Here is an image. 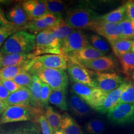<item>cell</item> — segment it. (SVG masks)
I'll use <instances>...</instances> for the list:
<instances>
[{
	"mask_svg": "<svg viewBox=\"0 0 134 134\" xmlns=\"http://www.w3.org/2000/svg\"><path fill=\"white\" fill-rule=\"evenodd\" d=\"M122 71L127 75H132L134 71V53L129 52L119 57Z\"/></svg>",
	"mask_w": 134,
	"mask_h": 134,
	"instance_id": "obj_30",
	"label": "cell"
},
{
	"mask_svg": "<svg viewBox=\"0 0 134 134\" xmlns=\"http://www.w3.org/2000/svg\"><path fill=\"white\" fill-rule=\"evenodd\" d=\"M6 103L9 105H25L32 106V96L30 90L23 87L20 90L11 93Z\"/></svg>",
	"mask_w": 134,
	"mask_h": 134,
	"instance_id": "obj_18",
	"label": "cell"
},
{
	"mask_svg": "<svg viewBox=\"0 0 134 134\" xmlns=\"http://www.w3.org/2000/svg\"><path fill=\"white\" fill-rule=\"evenodd\" d=\"M90 46L86 35L80 30L75 31L71 34L61 43L63 55L70 54Z\"/></svg>",
	"mask_w": 134,
	"mask_h": 134,
	"instance_id": "obj_9",
	"label": "cell"
},
{
	"mask_svg": "<svg viewBox=\"0 0 134 134\" xmlns=\"http://www.w3.org/2000/svg\"><path fill=\"white\" fill-rule=\"evenodd\" d=\"M35 57L32 53L18 54H2V68L11 66H20L29 63Z\"/></svg>",
	"mask_w": 134,
	"mask_h": 134,
	"instance_id": "obj_20",
	"label": "cell"
},
{
	"mask_svg": "<svg viewBox=\"0 0 134 134\" xmlns=\"http://www.w3.org/2000/svg\"><path fill=\"white\" fill-rule=\"evenodd\" d=\"M62 19L61 14L48 13L41 18L34 21H29L24 29L31 32L38 34L45 30L49 29Z\"/></svg>",
	"mask_w": 134,
	"mask_h": 134,
	"instance_id": "obj_12",
	"label": "cell"
},
{
	"mask_svg": "<svg viewBox=\"0 0 134 134\" xmlns=\"http://www.w3.org/2000/svg\"><path fill=\"white\" fill-rule=\"evenodd\" d=\"M10 94L11 93L6 90L2 82L0 80V99L6 103V100H7Z\"/></svg>",
	"mask_w": 134,
	"mask_h": 134,
	"instance_id": "obj_43",
	"label": "cell"
},
{
	"mask_svg": "<svg viewBox=\"0 0 134 134\" xmlns=\"http://www.w3.org/2000/svg\"><path fill=\"white\" fill-rule=\"evenodd\" d=\"M99 17L89 8H75L68 10L65 21L75 29L91 30Z\"/></svg>",
	"mask_w": 134,
	"mask_h": 134,
	"instance_id": "obj_3",
	"label": "cell"
},
{
	"mask_svg": "<svg viewBox=\"0 0 134 134\" xmlns=\"http://www.w3.org/2000/svg\"><path fill=\"white\" fill-rule=\"evenodd\" d=\"M66 94V90H52L49 98V103L61 110L66 111L68 110V105Z\"/></svg>",
	"mask_w": 134,
	"mask_h": 134,
	"instance_id": "obj_28",
	"label": "cell"
},
{
	"mask_svg": "<svg viewBox=\"0 0 134 134\" xmlns=\"http://www.w3.org/2000/svg\"><path fill=\"white\" fill-rule=\"evenodd\" d=\"M127 18L125 4H122L113 11L99 16V19L105 23L119 24Z\"/></svg>",
	"mask_w": 134,
	"mask_h": 134,
	"instance_id": "obj_24",
	"label": "cell"
},
{
	"mask_svg": "<svg viewBox=\"0 0 134 134\" xmlns=\"http://www.w3.org/2000/svg\"><path fill=\"white\" fill-rule=\"evenodd\" d=\"M71 89L75 94L83 99L89 105L97 88H93L82 83L71 81Z\"/></svg>",
	"mask_w": 134,
	"mask_h": 134,
	"instance_id": "obj_22",
	"label": "cell"
},
{
	"mask_svg": "<svg viewBox=\"0 0 134 134\" xmlns=\"http://www.w3.org/2000/svg\"><path fill=\"white\" fill-rule=\"evenodd\" d=\"M91 31L105 37L109 43L122 38L119 24L105 23L101 21L99 17L92 27Z\"/></svg>",
	"mask_w": 134,
	"mask_h": 134,
	"instance_id": "obj_11",
	"label": "cell"
},
{
	"mask_svg": "<svg viewBox=\"0 0 134 134\" xmlns=\"http://www.w3.org/2000/svg\"><path fill=\"white\" fill-rule=\"evenodd\" d=\"M126 16L128 19L134 21V1H129L125 3Z\"/></svg>",
	"mask_w": 134,
	"mask_h": 134,
	"instance_id": "obj_42",
	"label": "cell"
},
{
	"mask_svg": "<svg viewBox=\"0 0 134 134\" xmlns=\"http://www.w3.org/2000/svg\"><path fill=\"white\" fill-rule=\"evenodd\" d=\"M95 80L97 88L106 93L114 91L124 83L122 76L116 72H95Z\"/></svg>",
	"mask_w": 134,
	"mask_h": 134,
	"instance_id": "obj_10",
	"label": "cell"
},
{
	"mask_svg": "<svg viewBox=\"0 0 134 134\" xmlns=\"http://www.w3.org/2000/svg\"><path fill=\"white\" fill-rule=\"evenodd\" d=\"M43 114L41 108L25 105H9L0 117V124L17 122H37L38 117Z\"/></svg>",
	"mask_w": 134,
	"mask_h": 134,
	"instance_id": "obj_2",
	"label": "cell"
},
{
	"mask_svg": "<svg viewBox=\"0 0 134 134\" xmlns=\"http://www.w3.org/2000/svg\"><path fill=\"white\" fill-rule=\"evenodd\" d=\"M46 1V4L48 13L52 14H61L64 11V3L59 0H48Z\"/></svg>",
	"mask_w": 134,
	"mask_h": 134,
	"instance_id": "obj_37",
	"label": "cell"
},
{
	"mask_svg": "<svg viewBox=\"0 0 134 134\" xmlns=\"http://www.w3.org/2000/svg\"><path fill=\"white\" fill-rule=\"evenodd\" d=\"M131 76H132V80H133V81H134V71L133 72V73H132V75H131Z\"/></svg>",
	"mask_w": 134,
	"mask_h": 134,
	"instance_id": "obj_49",
	"label": "cell"
},
{
	"mask_svg": "<svg viewBox=\"0 0 134 134\" xmlns=\"http://www.w3.org/2000/svg\"><path fill=\"white\" fill-rule=\"evenodd\" d=\"M61 130L65 134H84L81 127L69 114L65 113L62 115Z\"/></svg>",
	"mask_w": 134,
	"mask_h": 134,
	"instance_id": "obj_25",
	"label": "cell"
},
{
	"mask_svg": "<svg viewBox=\"0 0 134 134\" xmlns=\"http://www.w3.org/2000/svg\"><path fill=\"white\" fill-rule=\"evenodd\" d=\"M35 75L53 90H66L68 87V76L64 70L43 68L37 71Z\"/></svg>",
	"mask_w": 134,
	"mask_h": 134,
	"instance_id": "obj_5",
	"label": "cell"
},
{
	"mask_svg": "<svg viewBox=\"0 0 134 134\" xmlns=\"http://www.w3.org/2000/svg\"><path fill=\"white\" fill-rule=\"evenodd\" d=\"M44 115L53 132L61 129L63 117L60 114L53 110L52 107L48 106L45 110Z\"/></svg>",
	"mask_w": 134,
	"mask_h": 134,
	"instance_id": "obj_26",
	"label": "cell"
},
{
	"mask_svg": "<svg viewBox=\"0 0 134 134\" xmlns=\"http://www.w3.org/2000/svg\"><path fill=\"white\" fill-rule=\"evenodd\" d=\"M19 31L14 27H6L0 26V47L10 36Z\"/></svg>",
	"mask_w": 134,
	"mask_h": 134,
	"instance_id": "obj_39",
	"label": "cell"
},
{
	"mask_svg": "<svg viewBox=\"0 0 134 134\" xmlns=\"http://www.w3.org/2000/svg\"><path fill=\"white\" fill-rule=\"evenodd\" d=\"M8 106L9 105H8V104L6 102L3 101L2 99H0V115H1L4 113V112L8 108Z\"/></svg>",
	"mask_w": 134,
	"mask_h": 134,
	"instance_id": "obj_45",
	"label": "cell"
},
{
	"mask_svg": "<svg viewBox=\"0 0 134 134\" xmlns=\"http://www.w3.org/2000/svg\"><path fill=\"white\" fill-rule=\"evenodd\" d=\"M104 55L105 54L98 51L93 46H89L86 48L67 55L66 57L68 59L75 60L80 63H83L97 59Z\"/></svg>",
	"mask_w": 134,
	"mask_h": 134,
	"instance_id": "obj_17",
	"label": "cell"
},
{
	"mask_svg": "<svg viewBox=\"0 0 134 134\" xmlns=\"http://www.w3.org/2000/svg\"><path fill=\"white\" fill-rule=\"evenodd\" d=\"M37 122L41 127L42 134H53V132L47 121L44 114H42L38 117Z\"/></svg>",
	"mask_w": 134,
	"mask_h": 134,
	"instance_id": "obj_40",
	"label": "cell"
},
{
	"mask_svg": "<svg viewBox=\"0 0 134 134\" xmlns=\"http://www.w3.org/2000/svg\"><path fill=\"white\" fill-rule=\"evenodd\" d=\"M53 134H65V133H63L62 130L60 129V130H57V131H55V132H53Z\"/></svg>",
	"mask_w": 134,
	"mask_h": 134,
	"instance_id": "obj_48",
	"label": "cell"
},
{
	"mask_svg": "<svg viewBox=\"0 0 134 134\" xmlns=\"http://www.w3.org/2000/svg\"><path fill=\"white\" fill-rule=\"evenodd\" d=\"M2 68V53L0 51V69Z\"/></svg>",
	"mask_w": 134,
	"mask_h": 134,
	"instance_id": "obj_47",
	"label": "cell"
},
{
	"mask_svg": "<svg viewBox=\"0 0 134 134\" xmlns=\"http://www.w3.org/2000/svg\"><path fill=\"white\" fill-rule=\"evenodd\" d=\"M32 60L27 64L20 65V66H6L1 68L0 69V80H13L17 75L22 72H28L31 67Z\"/></svg>",
	"mask_w": 134,
	"mask_h": 134,
	"instance_id": "obj_23",
	"label": "cell"
},
{
	"mask_svg": "<svg viewBox=\"0 0 134 134\" xmlns=\"http://www.w3.org/2000/svg\"><path fill=\"white\" fill-rule=\"evenodd\" d=\"M119 26L122 38L134 41V21L126 18L119 24Z\"/></svg>",
	"mask_w": 134,
	"mask_h": 134,
	"instance_id": "obj_31",
	"label": "cell"
},
{
	"mask_svg": "<svg viewBox=\"0 0 134 134\" xmlns=\"http://www.w3.org/2000/svg\"><path fill=\"white\" fill-rule=\"evenodd\" d=\"M132 47H134V41H133V44H132Z\"/></svg>",
	"mask_w": 134,
	"mask_h": 134,
	"instance_id": "obj_51",
	"label": "cell"
},
{
	"mask_svg": "<svg viewBox=\"0 0 134 134\" xmlns=\"http://www.w3.org/2000/svg\"><path fill=\"white\" fill-rule=\"evenodd\" d=\"M32 65L29 71L32 75L38 70L43 68H56L65 70L68 68V58L65 55H43L35 57L31 62Z\"/></svg>",
	"mask_w": 134,
	"mask_h": 134,
	"instance_id": "obj_6",
	"label": "cell"
},
{
	"mask_svg": "<svg viewBox=\"0 0 134 134\" xmlns=\"http://www.w3.org/2000/svg\"><path fill=\"white\" fill-rule=\"evenodd\" d=\"M104 129V124L99 119H93L85 125V130L90 134H101Z\"/></svg>",
	"mask_w": 134,
	"mask_h": 134,
	"instance_id": "obj_32",
	"label": "cell"
},
{
	"mask_svg": "<svg viewBox=\"0 0 134 134\" xmlns=\"http://www.w3.org/2000/svg\"><path fill=\"white\" fill-rule=\"evenodd\" d=\"M132 52H133L134 53V47H132Z\"/></svg>",
	"mask_w": 134,
	"mask_h": 134,
	"instance_id": "obj_50",
	"label": "cell"
},
{
	"mask_svg": "<svg viewBox=\"0 0 134 134\" xmlns=\"http://www.w3.org/2000/svg\"><path fill=\"white\" fill-rule=\"evenodd\" d=\"M81 63L90 70L98 73H105L113 71L117 67V64L114 60L110 56L105 55L91 61Z\"/></svg>",
	"mask_w": 134,
	"mask_h": 134,
	"instance_id": "obj_15",
	"label": "cell"
},
{
	"mask_svg": "<svg viewBox=\"0 0 134 134\" xmlns=\"http://www.w3.org/2000/svg\"><path fill=\"white\" fill-rule=\"evenodd\" d=\"M108 120L117 125H127L134 123V104H117L107 114Z\"/></svg>",
	"mask_w": 134,
	"mask_h": 134,
	"instance_id": "obj_8",
	"label": "cell"
},
{
	"mask_svg": "<svg viewBox=\"0 0 134 134\" xmlns=\"http://www.w3.org/2000/svg\"><path fill=\"white\" fill-rule=\"evenodd\" d=\"M6 18L12 26L19 31H23L29 22L21 3L11 8L8 12Z\"/></svg>",
	"mask_w": 134,
	"mask_h": 134,
	"instance_id": "obj_13",
	"label": "cell"
},
{
	"mask_svg": "<svg viewBox=\"0 0 134 134\" xmlns=\"http://www.w3.org/2000/svg\"><path fill=\"white\" fill-rule=\"evenodd\" d=\"M0 26H6V27H13L12 24L8 21L6 16L3 13L2 9L0 8Z\"/></svg>",
	"mask_w": 134,
	"mask_h": 134,
	"instance_id": "obj_44",
	"label": "cell"
},
{
	"mask_svg": "<svg viewBox=\"0 0 134 134\" xmlns=\"http://www.w3.org/2000/svg\"><path fill=\"white\" fill-rule=\"evenodd\" d=\"M133 41L120 38L110 43L114 53L117 57H120L125 53L132 51Z\"/></svg>",
	"mask_w": 134,
	"mask_h": 134,
	"instance_id": "obj_27",
	"label": "cell"
},
{
	"mask_svg": "<svg viewBox=\"0 0 134 134\" xmlns=\"http://www.w3.org/2000/svg\"><path fill=\"white\" fill-rule=\"evenodd\" d=\"M21 4L29 21L37 19L48 13L45 1L27 0L22 1Z\"/></svg>",
	"mask_w": 134,
	"mask_h": 134,
	"instance_id": "obj_14",
	"label": "cell"
},
{
	"mask_svg": "<svg viewBox=\"0 0 134 134\" xmlns=\"http://www.w3.org/2000/svg\"><path fill=\"white\" fill-rule=\"evenodd\" d=\"M49 29L53 37L58 39L61 43L75 31L74 28L70 26L66 23L65 19H63V18L58 22L57 24L49 28Z\"/></svg>",
	"mask_w": 134,
	"mask_h": 134,
	"instance_id": "obj_21",
	"label": "cell"
},
{
	"mask_svg": "<svg viewBox=\"0 0 134 134\" xmlns=\"http://www.w3.org/2000/svg\"><path fill=\"white\" fill-rule=\"evenodd\" d=\"M14 134H41V127L30 122L14 129Z\"/></svg>",
	"mask_w": 134,
	"mask_h": 134,
	"instance_id": "obj_34",
	"label": "cell"
},
{
	"mask_svg": "<svg viewBox=\"0 0 134 134\" xmlns=\"http://www.w3.org/2000/svg\"><path fill=\"white\" fill-rule=\"evenodd\" d=\"M13 80L20 86L29 88L32 83L33 75L30 74L29 72H22L13 78Z\"/></svg>",
	"mask_w": 134,
	"mask_h": 134,
	"instance_id": "obj_36",
	"label": "cell"
},
{
	"mask_svg": "<svg viewBox=\"0 0 134 134\" xmlns=\"http://www.w3.org/2000/svg\"><path fill=\"white\" fill-rule=\"evenodd\" d=\"M42 82L36 75H33V81L29 87L32 96V106L41 108L40 104V96Z\"/></svg>",
	"mask_w": 134,
	"mask_h": 134,
	"instance_id": "obj_29",
	"label": "cell"
},
{
	"mask_svg": "<svg viewBox=\"0 0 134 134\" xmlns=\"http://www.w3.org/2000/svg\"><path fill=\"white\" fill-rule=\"evenodd\" d=\"M52 89L46 83H42L41 88V96H40V104L42 108L48 107L49 103V98L51 94Z\"/></svg>",
	"mask_w": 134,
	"mask_h": 134,
	"instance_id": "obj_38",
	"label": "cell"
},
{
	"mask_svg": "<svg viewBox=\"0 0 134 134\" xmlns=\"http://www.w3.org/2000/svg\"><path fill=\"white\" fill-rule=\"evenodd\" d=\"M68 72L71 81L96 88L95 73L84 66L81 63L68 58Z\"/></svg>",
	"mask_w": 134,
	"mask_h": 134,
	"instance_id": "obj_7",
	"label": "cell"
},
{
	"mask_svg": "<svg viewBox=\"0 0 134 134\" xmlns=\"http://www.w3.org/2000/svg\"><path fill=\"white\" fill-rule=\"evenodd\" d=\"M90 42L94 48L104 54H106L110 51V47L107 42L96 34H92L90 36Z\"/></svg>",
	"mask_w": 134,
	"mask_h": 134,
	"instance_id": "obj_33",
	"label": "cell"
},
{
	"mask_svg": "<svg viewBox=\"0 0 134 134\" xmlns=\"http://www.w3.org/2000/svg\"><path fill=\"white\" fill-rule=\"evenodd\" d=\"M5 88L10 93H13L14 92L18 91L23 87L20 86L18 84H16L13 80H1Z\"/></svg>",
	"mask_w": 134,
	"mask_h": 134,
	"instance_id": "obj_41",
	"label": "cell"
},
{
	"mask_svg": "<svg viewBox=\"0 0 134 134\" xmlns=\"http://www.w3.org/2000/svg\"><path fill=\"white\" fill-rule=\"evenodd\" d=\"M134 104V84L129 83L121 94L117 104Z\"/></svg>",
	"mask_w": 134,
	"mask_h": 134,
	"instance_id": "obj_35",
	"label": "cell"
},
{
	"mask_svg": "<svg viewBox=\"0 0 134 134\" xmlns=\"http://www.w3.org/2000/svg\"><path fill=\"white\" fill-rule=\"evenodd\" d=\"M35 57L50 53L51 55H63L61 42L55 38L49 29L38 33L36 36L34 49L32 52Z\"/></svg>",
	"mask_w": 134,
	"mask_h": 134,
	"instance_id": "obj_4",
	"label": "cell"
},
{
	"mask_svg": "<svg viewBox=\"0 0 134 134\" xmlns=\"http://www.w3.org/2000/svg\"><path fill=\"white\" fill-rule=\"evenodd\" d=\"M128 83L127 82H124L119 88L109 93L103 105L95 110L100 114H105L116 106L119 100L122 93L126 88Z\"/></svg>",
	"mask_w": 134,
	"mask_h": 134,
	"instance_id": "obj_16",
	"label": "cell"
},
{
	"mask_svg": "<svg viewBox=\"0 0 134 134\" xmlns=\"http://www.w3.org/2000/svg\"><path fill=\"white\" fill-rule=\"evenodd\" d=\"M68 105L72 113L79 117L88 116L92 113L91 107L83 99L75 94L70 95Z\"/></svg>",
	"mask_w": 134,
	"mask_h": 134,
	"instance_id": "obj_19",
	"label": "cell"
},
{
	"mask_svg": "<svg viewBox=\"0 0 134 134\" xmlns=\"http://www.w3.org/2000/svg\"><path fill=\"white\" fill-rule=\"evenodd\" d=\"M0 134H14V129H4L0 131Z\"/></svg>",
	"mask_w": 134,
	"mask_h": 134,
	"instance_id": "obj_46",
	"label": "cell"
},
{
	"mask_svg": "<svg viewBox=\"0 0 134 134\" xmlns=\"http://www.w3.org/2000/svg\"><path fill=\"white\" fill-rule=\"evenodd\" d=\"M36 36L25 31H19L13 34L1 46L2 54L31 53L35 47Z\"/></svg>",
	"mask_w": 134,
	"mask_h": 134,
	"instance_id": "obj_1",
	"label": "cell"
}]
</instances>
